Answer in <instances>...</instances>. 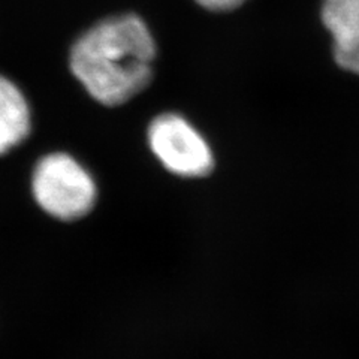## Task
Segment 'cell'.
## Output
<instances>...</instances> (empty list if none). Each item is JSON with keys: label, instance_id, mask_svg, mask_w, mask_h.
<instances>
[{"label": "cell", "instance_id": "6da1fadb", "mask_svg": "<svg viewBox=\"0 0 359 359\" xmlns=\"http://www.w3.org/2000/svg\"><path fill=\"white\" fill-rule=\"evenodd\" d=\"M156 43L147 25L133 14L96 22L75 41L69 65L87 93L117 107L141 93L153 76Z\"/></svg>", "mask_w": 359, "mask_h": 359}, {"label": "cell", "instance_id": "5b68a950", "mask_svg": "<svg viewBox=\"0 0 359 359\" xmlns=\"http://www.w3.org/2000/svg\"><path fill=\"white\" fill-rule=\"evenodd\" d=\"M32 129L30 108L21 90L0 75V156L25 141Z\"/></svg>", "mask_w": 359, "mask_h": 359}, {"label": "cell", "instance_id": "7a4b0ae2", "mask_svg": "<svg viewBox=\"0 0 359 359\" xmlns=\"http://www.w3.org/2000/svg\"><path fill=\"white\" fill-rule=\"evenodd\" d=\"M32 192L45 212L66 222L87 216L97 199L93 177L66 153L47 154L36 163Z\"/></svg>", "mask_w": 359, "mask_h": 359}, {"label": "cell", "instance_id": "8992f818", "mask_svg": "<svg viewBox=\"0 0 359 359\" xmlns=\"http://www.w3.org/2000/svg\"><path fill=\"white\" fill-rule=\"evenodd\" d=\"M196 2L208 11H215V13H226V11L237 9L241 6L245 0H196Z\"/></svg>", "mask_w": 359, "mask_h": 359}, {"label": "cell", "instance_id": "3957f363", "mask_svg": "<svg viewBox=\"0 0 359 359\" xmlns=\"http://www.w3.org/2000/svg\"><path fill=\"white\" fill-rule=\"evenodd\" d=\"M149 144L168 172L180 178H204L215 170V154L205 138L177 114L156 117L149 128Z\"/></svg>", "mask_w": 359, "mask_h": 359}, {"label": "cell", "instance_id": "277c9868", "mask_svg": "<svg viewBox=\"0 0 359 359\" xmlns=\"http://www.w3.org/2000/svg\"><path fill=\"white\" fill-rule=\"evenodd\" d=\"M322 20L334 39L335 62L359 75V0H325Z\"/></svg>", "mask_w": 359, "mask_h": 359}]
</instances>
